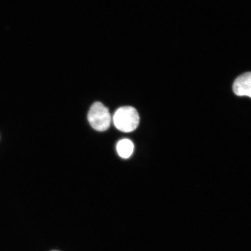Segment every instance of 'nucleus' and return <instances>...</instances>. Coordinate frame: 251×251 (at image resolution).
<instances>
[{
	"label": "nucleus",
	"mask_w": 251,
	"mask_h": 251,
	"mask_svg": "<svg viewBox=\"0 0 251 251\" xmlns=\"http://www.w3.org/2000/svg\"><path fill=\"white\" fill-rule=\"evenodd\" d=\"M115 127L123 132L129 133L136 129L140 123L137 110L132 106L119 108L113 118Z\"/></svg>",
	"instance_id": "nucleus-1"
},
{
	"label": "nucleus",
	"mask_w": 251,
	"mask_h": 251,
	"mask_svg": "<svg viewBox=\"0 0 251 251\" xmlns=\"http://www.w3.org/2000/svg\"><path fill=\"white\" fill-rule=\"evenodd\" d=\"M88 120L94 129L103 131L108 129L111 123V115L109 110L101 102H96L91 106Z\"/></svg>",
	"instance_id": "nucleus-2"
},
{
	"label": "nucleus",
	"mask_w": 251,
	"mask_h": 251,
	"mask_svg": "<svg viewBox=\"0 0 251 251\" xmlns=\"http://www.w3.org/2000/svg\"><path fill=\"white\" fill-rule=\"evenodd\" d=\"M233 90L237 96H247L251 98V72L238 76L234 81Z\"/></svg>",
	"instance_id": "nucleus-3"
},
{
	"label": "nucleus",
	"mask_w": 251,
	"mask_h": 251,
	"mask_svg": "<svg viewBox=\"0 0 251 251\" xmlns=\"http://www.w3.org/2000/svg\"><path fill=\"white\" fill-rule=\"evenodd\" d=\"M119 156L123 158H128L132 154L134 151V144L128 139L119 141L117 146Z\"/></svg>",
	"instance_id": "nucleus-4"
},
{
	"label": "nucleus",
	"mask_w": 251,
	"mask_h": 251,
	"mask_svg": "<svg viewBox=\"0 0 251 251\" xmlns=\"http://www.w3.org/2000/svg\"></svg>",
	"instance_id": "nucleus-5"
}]
</instances>
